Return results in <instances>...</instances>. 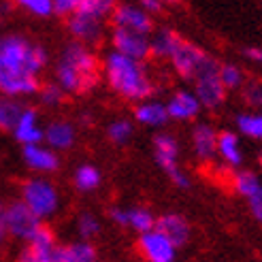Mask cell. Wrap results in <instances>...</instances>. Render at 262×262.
<instances>
[{"label":"cell","mask_w":262,"mask_h":262,"mask_svg":"<svg viewBox=\"0 0 262 262\" xmlns=\"http://www.w3.org/2000/svg\"><path fill=\"white\" fill-rule=\"evenodd\" d=\"M245 201H247V207H250L252 217L262 224V186H260V188H256L250 196H247Z\"/></svg>","instance_id":"35"},{"label":"cell","mask_w":262,"mask_h":262,"mask_svg":"<svg viewBox=\"0 0 262 262\" xmlns=\"http://www.w3.org/2000/svg\"><path fill=\"white\" fill-rule=\"evenodd\" d=\"M135 137V124L126 120V117H115L113 122H109L107 126V139L117 147L128 145Z\"/></svg>","instance_id":"29"},{"label":"cell","mask_w":262,"mask_h":262,"mask_svg":"<svg viewBox=\"0 0 262 262\" xmlns=\"http://www.w3.org/2000/svg\"><path fill=\"white\" fill-rule=\"evenodd\" d=\"M79 5H81V0H54V11H56V15L67 17Z\"/></svg>","instance_id":"36"},{"label":"cell","mask_w":262,"mask_h":262,"mask_svg":"<svg viewBox=\"0 0 262 262\" xmlns=\"http://www.w3.org/2000/svg\"><path fill=\"white\" fill-rule=\"evenodd\" d=\"M135 122L141 126H147V128H164L171 117H168L166 111V102L158 100V98H143L139 102H135Z\"/></svg>","instance_id":"17"},{"label":"cell","mask_w":262,"mask_h":262,"mask_svg":"<svg viewBox=\"0 0 262 262\" xmlns=\"http://www.w3.org/2000/svg\"><path fill=\"white\" fill-rule=\"evenodd\" d=\"M241 96L247 107L252 109H262V81L260 79H250L241 85Z\"/></svg>","instance_id":"34"},{"label":"cell","mask_w":262,"mask_h":262,"mask_svg":"<svg viewBox=\"0 0 262 262\" xmlns=\"http://www.w3.org/2000/svg\"><path fill=\"white\" fill-rule=\"evenodd\" d=\"M98 258L96 247L92 241L79 239L67 245H58L56 250V262H94Z\"/></svg>","instance_id":"24"},{"label":"cell","mask_w":262,"mask_h":262,"mask_svg":"<svg viewBox=\"0 0 262 262\" xmlns=\"http://www.w3.org/2000/svg\"><path fill=\"white\" fill-rule=\"evenodd\" d=\"M111 49L137 60H147L151 56L149 34L124 30V28H111Z\"/></svg>","instance_id":"13"},{"label":"cell","mask_w":262,"mask_h":262,"mask_svg":"<svg viewBox=\"0 0 262 262\" xmlns=\"http://www.w3.org/2000/svg\"><path fill=\"white\" fill-rule=\"evenodd\" d=\"M11 133L19 145L43 143V126H41V120H38V111L34 107H24Z\"/></svg>","instance_id":"18"},{"label":"cell","mask_w":262,"mask_h":262,"mask_svg":"<svg viewBox=\"0 0 262 262\" xmlns=\"http://www.w3.org/2000/svg\"><path fill=\"white\" fill-rule=\"evenodd\" d=\"M230 186H232V190H234V194H237V196H241V199H247V196H250L256 188L262 186V181H260V177L254 171L239 166L237 171L232 173V177H230Z\"/></svg>","instance_id":"26"},{"label":"cell","mask_w":262,"mask_h":262,"mask_svg":"<svg viewBox=\"0 0 262 262\" xmlns=\"http://www.w3.org/2000/svg\"><path fill=\"white\" fill-rule=\"evenodd\" d=\"M162 5H177V3H181V0H160Z\"/></svg>","instance_id":"41"},{"label":"cell","mask_w":262,"mask_h":262,"mask_svg":"<svg viewBox=\"0 0 262 262\" xmlns=\"http://www.w3.org/2000/svg\"><path fill=\"white\" fill-rule=\"evenodd\" d=\"M234 122H237V133L239 135H243L245 139L262 143V109L239 113Z\"/></svg>","instance_id":"25"},{"label":"cell","mask_w":262,"mask_h":262,"mask_svg":"<svg viewBox=\"0 0 262 262\" xmlns=\"http://www.w3.org/2000/svg\"><path fill=\"white\" fill-rule=\"evenodd\" d=\"M217 160L230 168H239L245 162V151L237 133H217Z\"/></svg>","instance_id":"22"},{"label":"cell","mask_w":262,"mask_h":262,"mask_svg":"<svg viewBox=\"0 0 262 262\" xmlns=\"http://www.w3.org/2000/svg\"><path fill=\"white\" fill-rule=\"evenodd\" d=\"M24 109L21 98H13V96H5L0 94V130L3 133H11L13 126H15L17 117Z\"/></svg>","instance_id":"28"},{"label":"cell","mask_w":262,"mask_h":262,"mask_svg":"<svg viewBox=\"0 0 262 262\" xmlns=\"http://www.w3.org/2000/svg\"><path fill=\"white\" fill-rule=\"evenodd\" d=\"M9 232H7V217H5V205L0 203V247H3V243L7 241Z\"/></svg>","instance_id":"39"},{"label":"cell","mask_w":262,"mask_h":262,"mask_svg":"<svg viewBox=\"0 0 262 262\" xmlns=\"http://www.w3.org/2000/svg\"><path fill=\"white\" fill-rule=\"evenodd\" d=\"M192 149L201 162H213L217 158V130L209 124H196L192 128Z\"/></svg>","instance_id":"20"},{"label":"cell","mask_w":262,"mask_h":262,"mask_svg":"<svg viewBox=\"0 0 262 262\" xmlns=\"http://www.w3.org/2000/svg\"><path fill=\"white\" fill-rule=\"evenodd\" d=\"M75 230H77V237L79 239L94 241L100 234V220L94 213H81L75 222Z\"/></svg>","instance_id":"33"},{"label":"cell","mask_w":262,"mask_h":262,"mask_svg":"<svg viewBox=\"0 0 262 262\" xmlns=\"http://www.w3.org/2000/svg\"><path fill=\"white\" fill-rule=\"evenodd\" d=\"M100 71L109 90L128 102H139L154 94L156 83L145 60H137L109 49L100 60Z\"/></svg>","instance_id":"3"},{"label":"cell","mask_w":262,"mask_h":262,"mask_svg":"<svg viewBox=\"0 0 262 262\" xmlns=\"http://www.w3.org/2000/svg\"><path fill=\"white\" fill-rule=\"evenodd\" d=\"M217 67H220V62L215 64V67L203 71V73L192 81V83H194V94H196V98L201 100L203 109L215 111V109H220L222 104H224V100H226V96H228V90L222 85V81H220Z\"/></svg>","instance_id":"9"},{"label":"cell","mask_w":262,"mask_h":262,"mask_svg":"<svg viewBox=\"0 0 262 262\" xmlns=\"http://www.w3.org/2000/svg\"><path fill=\"white\" fill-rule=\"evenodd\" d=\"M179 141L171 135V133H158L154 137V158L162 171L166 173V177L171 179L177 188L186 190L190 186V177L183 173V168L179 164Z\"/></svg>","instance_id":"7"},{"label":"cell","mask_w":262,"mask_h":262,"mask_svg":"<svg viewBox=\"0 0 262 262\" xmlns=\"http://www.w3.org/2000/svg\"><path fill=\"white\" fill-rule=\"evenodd\" d=\"M38 96V102L43 104V107H49V109H56L62 104V100L67 98V94H64V90L56 83V81H49V83H41L36 90V94Z\"/></svg>","instance_id":"32"},{"label":"cell","mask_w":262,"mask_h":262,"mask_svg":"<svg viewBox=\"0 0 262 262\" xmlns=\"http://www.w3.org/2000/svg\"><path fill=\"white\" fill-rule=\"evenodd\" d=\"M179 43H181V36L173 28H158V30L154 28V32L149 34V49H151L149 58L168 62V58L173 56V51L177 49Z\"/></svg>","instance_id":"23"},{"label":"cell","mask_w":262,"mask_h":262,"mask_svg":"<svg viewBox=\"0 0 262 262\" xmlns=\"http://www.w3.org/2000/svg\"><path fill=\"white\" fill-rule=\"evenodd\" d=\"M217 75H220V81L228 92H234V90H241V85L245 83V73L241 67L232 62H226V64H220L217 67Z\"/></svg>","instance_id":"30"},{"label":"cell","mask_w":262,"mask_h":262,"mask_svg":"<svg viewBox=\"0 0 262 262\" xmlns=\"http://www.w3.org/2000/svg\"><path fill=\"white\" fill-rule=\"evenodd\" d=\"M139 7H141V9H145L149 15H156V13H158L164 5L160 3V0H139Z\"/></svg>","instance_id":"38"},{"label":"cell","mask_w":262,"mask_h":262,"mask_svg":"<svg viewBox=\"0 0 262 262\" xmlns=\"http://www.w3.org/2000/svg\"><path fill=\"white\" fill-rule=\"evenodd\" d=\"M243 54H245V58L250 60L252 64H256V67L262 69V47H247Z\"/></svg>","instance_id":"37"},{"label":"cell","mask_w":262,"mask_h":262,"mask_svg":"<svg viewBox=\"0 0 262 262\" xmlns=\"http://www.w3.org/2000/svg\"><path fill=\"white\" fill-rule=\"evenodd\" d=\"M154 228L160 230L164 237L177 247V250L190 241V234H192L190 222L183 215H179V213H164L160 217H156Z\"/></svg>","instance_id":"21"},{"label":"cell","mask_w":262,"mask_h":262,"mask_svg":"<svg viewBox=\"0 0 262 262\" xmlns=\"http://www.w3.org/2000/svg\"><path fill=\"white\" fill-rule=\"evenodd\" d=\"M19 199L26 205H28L43 222L49 220V217H54L60 211V205H62L60 190L56 188V183H51L43 175H36V177L26 179L21 183Z\"/></svg>","instance_id":"5"},{"label":"cell","mask_w":262,"mask_h":262,"mask_svg":"<svg viewBox=\"0 0 262 262\" xmlns=\"http://www.w3.org/2000/svg\"><path fill=\"white\" fill-rule=\"evenodd\" d=\"M100 79V58L94 54L92 45L73 38L60 49L54 67V81L64 90L67 96H83L94 90Z\"/></svg>","instance_id":"2"},{"label":"cell","mask_w":262,"mask_h":262,"mask_svg":"<svg viewBox=\"0 0 262 262\" xmlns=\"http://www.w3.org/2000/svg\"><path fill=\"white\" fill-rule=\"evenodd\" d=\"M77 141V126L69 120H51L43 128V143L56 151H67Z\"/></svg>","instance_id":"19"},{"label":"cell","mask_w":262,"mask_h":262,"mask_svg":"<svg viewBox=\"0 0 262 262\" xmlns=\"http://www.w3.org/2000/svg\"><path fill=\"white\" fill-rule=\"evenodd\" d=\"M13 5L26 11L28 15L38 17V19H47L51 15H56L54 11V0H13Z\"/></svg>","instance_id":"31"},{"label":"cell","mask_w":262,"mask_h":262,"mask_svg":"<svg viewBox=\"0 0 262 262\" xmlns=\"http://www.w3.org/2000/svg\"><path fill=\"white\" fill-rule=\"evenodd\" d=\"M5 217H7V232H9V237L17 239L21 243L28 241L34 234V230L43 224V220L38 217L21 199L5 205Z\"/></svg>","instance_id":"8"},{"label":"cell","mask_w":262,"mask_h":262,"mask_svg":"<svg viewBox=\"0 0 262 262\" xmlns=\"http://www.w3.org/2000/svg\"><path fill=\"white\" fill-rule=\"evenodd\" d=\"M100 181H102V175L100 171L94 166V164H81V166H77V171L73 175V183H75V188L88 194V192H94L100 188Z\"/></svg>","instance_id":"27"},{"label":"cell","mask_w":262,"mask_h":262,"mask_svg":"<svg viewBox=\"0 0 262 262\" xmlns=\"http://www.w3.org/2000/svg\"><path fill=\"white\" fill-rule=\"evenodd\" d=\"M166 111L168 117L175 122H192L201 115L203 104L196 98L194 90H177L175 94H171V98L166 100Z\"/></svg>","instance_id":"16"},{"label":"cell","mask_w":262,"mask_h":262,"mask_svg":"<svg viewBox=\"0 0 262 262\" xmlns=\"http://www.w3.org/2000/svg\"><path fill=\"white\" fill-rule=\"evenodd\" d=\"M21 158L30 171L38 175L56 173L60 168L58 151L51 149L47 143H30V145H21Z\"/></svg>","instance_id":"14"},{"label":"cell","mask_w":262,"mask_h":262,"mask_svg":"<svg viewBox=\"0 0 262 262\" xmlns=\"http://www.w3.org/2000/svg\"><path fill=\"white\" fill-rule=\"evenodd\" d=\"M120 0H81V5L67 15V28L75 41L98 45L111 26L113 9Z\"/></svg>","instance_id":"4"},{"label":"cell","mask_w":262,"mask_h":262,"mask_svg":"<svg viewBox=\"0 0 262 262\" xmlns=\"http://www.w3.org/2000/svg\"><path fill=\"white\" fill-rule=\"evenodd\" d=\"M111 28H124V30H135V32H154V19L151 15L141 9L139 3H117L111 15Z\"/></svg>","instance_id":"11"},{"label":"cell","mask_w":262,"mask_h":262,"mask_svg":"<svg viewBox=\"0 0 262 262\" xmlns=\"http://www.w3.org/2000/svg\"><path fill=\"white\" fill-rule=\"evenodd\" d=\"M92 120H94V117H92V113H81V124H83V126L92 124Z\"/></svg>","instance_id":"40"},{"label":"cell","mask_w":262,"mask_h":262,"mask_svg":"<svg viewBox=\"0 0 262 262\" xmlns=\"http://www.w3.org/2000/svg\"><path fill=\"white\" fill-rule=\"evenodd\" d=\"M168 64H171L173 71L181 77L183 81L192 83L203 71L215 67L217 60H213L203 47H199L196 43H190V41H186V38H181V43L173 51V56L168 58Z\"/></svg>","instance_id":"6"},{"label":"cell","mask_w":262,"mask_h":262,"mask_svg":"<svg viewBox=\"0 0 262 262\" xmlns=\"http://www.w3.org/2000/svg\"><path fill=\"white\" fill-rule=\"evenodd\" d=\"M258 166L262 168V149H260V154H258Z\"/></svg>","instance_id":"42"},{"label":"cell","mask_w":262,"mask_h":262,"mask_svg":"<svg viewBox=\"0 0 262 262\" xmlns=\"http://www.w3.org/2000/svg\"><path fill=\"white\" fill-rule=\"evenodd\" d=\"M137 247L147 262H175L177 258V247L156 228L141 232L137 239Z\"/></svg>","instance_id":"12"},{"label":"cell","mask_w":262,"mask_h":262,"mask_svg":"<svg viewBox=\"0 0 262 262\" xmlns=\"http://www.w3.org/2000/svg\"><path fill=\"white\" fill-rule=\"evenodd\" d=\"M56 234L51 228L41 224L34 234L24 243V250L19 252L21 262H56Z\"/></svg>","instance_id":"10"},{"label":"cell","mask_w":262,"mask_h":262,"mask_svg":"<svg viewBox=\"0 0 262 262\" xmlns=\"http://www.w3.org/2000/svg\"><path fill=\"white\" fill-rule=\"evenodd\" d=\"M49 54L41 43L21 34L0 36V94L13 98L34 96L47 69Z\"/></svg>","instance_id":"1"},{"label":"cell","mask_w":262,"mask_h":262,"mask_svg":"<svg viewBox=\"0 0 262 262\" xmlns=\"http://www.w3.org/2000/svg\"><path fill=\"white\" fill-rule=\"evenodd\" d=\"M109 217L115 226L128 228L137 234L154 228V224H156L154 213L145 207H113L109 211Z\"/></svg>","instance_id":"15"}]
</instances>
